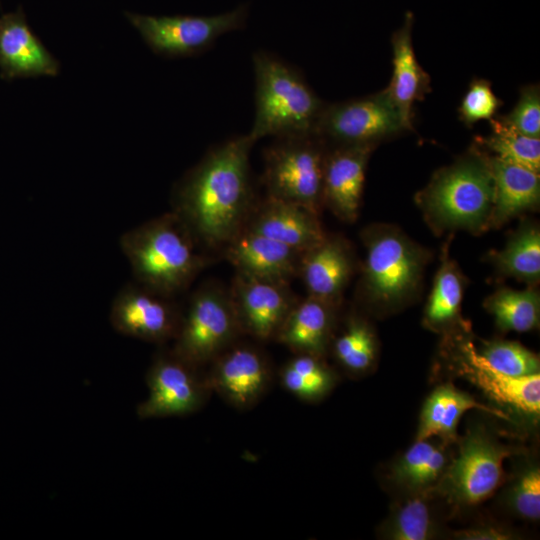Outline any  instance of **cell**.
Segmentation results:
<instances>
[{
    "label": "cell",
    "instance_id": "obj_7",
    "mask_svg": "<svg viewBox=\"0 0 540 540\" xmlns=\"http://www.w3.org/2000/svg\"><path fill=\"white\" fill-rule=\"evenodd\" d=\"M327 150L316 133L275 137L264 152L263 182L268 196L319 214Z\"/></svg>",
    "mask_w": 540,
    "mask_h": 540
},
{
    "label": "cell",
    "instance_id": "obj_5",
    "mask_svg": "<svg viewBox=\"0 0 540 540\" xmlns=\"http://www.w3.org/2000/svg\"><path fill=\"white\" fill-rule=\"evenodd\" d=\"M362 239L366 249L360 281L363 302L375 313L400 309L418 291L426 252L391 225L371 226Z\"/></svg>",
    "mask_w": 540,
    "mask_h": 540
},
{
    "label": "cell",
    "instance_id": "obj_28",
    "mask_svg": "<svg viewBox=\"0 0 540 540\" xmlns=\"http://www.w3.org/2000/svg\"><path fill=\"white\" fill-rule=\"evenodd\" d=\"M281 386L304 402H318L338 383V375L325 357L308 353H294L280 369Z\"/></svg>",
    "mask_w": 540,
    "mask_h": 540
},
{
    "label": "cell",
    "instance_id": "obj_8",
    "mask_svg": "<svg viewBox=\"0 0 540 540\" xmlns=\"http://www.w3.org/2000/svg\"><path fill=\"white\" fill-rule=\"evenodd\" d=\"M240 334L230 293L206 286L194 293L182 313L171 350L200 368L234 344Z\"/></svg>",
    "mask_w": 540,
    "mask_h": 540
},
{
    "label": "cell",
    "instance_id": "obj_22",
    "mask_svg": "<svg viewBox=\"0 0 540 540\" xmlns=\"http://www.w3.org/2000/svg\"><path fill=\"white\" fill-rule=\"evenodd\" d=\"M336 306L309 295L296 301L275 340L293 353L325 357L336 330Z\"/></svg>",
    "mask_w": 540,
    "mask_h": 540
},
{
    "label": "cell",
    "instance_id": "obj_1",
    "mask_svg": "<svg viewBox=\"0 0 540 540\" xmlns=\"http://www.w3.org/2000/svg\"><path fill=\"white\" fill-rule=\"evenodd\" d=\"M249 135L211 149L180 181L174 212L200 244L226 246L244 227L253 204Z\"/></svg>",
    "mask_w": 540,
    "mask_h": 540
},
{
    "label": "cell",
    "instance_id": "obj_12",
    "mask_svg": "<svg viewBox=\"0 0 540 540\" xmlns=\"http://www.w3.org/2000/svg\"><path fill=\"white\" fill-rule=\"evenodd\" d=\"M181 315L172 297L134 281L115 295L109 321L113 329L124 336L163 344L174 340Z\"/></svg>",
    "mask_w": 540,
    "mask_h": 540
},
{
    "label": "cell",
    "instance_id": "obj_3",
    "mask_svg": "<svg viewBox=\"0 0 540 540\" xmlns=\"http://www.w3.org/2000/svg\"><path fill=\"white\" fill-rule=\"evenodd\" d=\"M426 221L434 231L490 228L494 181L486 152L473 148L453 164L438 170L416 195Z\"/></svg>",
    "mask_w": 540,
    "mask_h": 540
},
{
    "label": "cell",
    "instance_id": "obj_37",
    "mask_svg": "<svg viewBox=\"0 0 540 540\" xmlns=\"http://www.w3.org/2000/svg\"><path fill=\"white\" fill-rule=\"evenodd\" d=\"M460 540H509L518 537L510 528L496 523H482L453 533Z\"/></svg>",
    "mask_w": 540,
    "mask_h": 540
},
{
    "label": "cell",
    "instance_id": "obj_27",
    "mask_svg": "<svg viewBox=\"0 0 540 540\" xmlns=\"http://www.w3.org/2000/svg\"><path fill=\"white\" fill-rule=\"evenodd\" d=\"M433 495V492L402 495L379 527V535L389 540H431L440 536Z\"/></svg>",
    "mask_w": 540,
    "mask_h": 540
},
{
    "label": "cell",
    "instance_id": "obj_33",
    "mask_svg": "<svg viewBox=\"0 0 540 540\" xmlns=\"http://www.w3.org/2000/svg\"><path fill=\"white\" fill-rule=\"evenodd\" d=\"M492 132L479 138L484 148L502 161L516 164L539 173L540 138L521 134L504 122L501 117L492 118Z\"/></svg>",
    "mask_w": 540,
    "mask_h": 540
},
{
    "label": "cell",
    "instance_id": "obj_9",
    "mask_svg": "<svg viewBox=\"0 0 540 540\" xmlns=\"http://www.w3.org/2000/svg\"><path fill=\"white\" fill-rule=\"evenodd\" d=\"M127 17L151 50L164 57H187L210 48L222 35L244 28L248 5L212 16H151L128 13Z\"/></svg>",
    "mask_w": 540,
    "mask_h": 540
},
{
    "label": "cell",
    "instance_id": "obj_24",
    "mask_svg": "<svg viewBox=\"0 0 540 540\" xmlns=\"http://www.w3.org/2000/svg\"><path fill=\"white\" fill-rule=\"evenodd\" d=\"M448 446L435 438L415 440L391 464L388 481L402 495L433 492L452 458Z\"/></svg>",
    "mask_w": 540,
    "mask_h": 540
},
{
    "label": "cell",
    "instance_id": "obj_32",
    "mask_svg": "<svg viewBox=\"0 0 540 540\" xmlns=\"http://www.w3.org/2000/svg\"><path fill=\"white\" fill-rule=\"evenodd\" d=\"M502 486L500 500L507 512L525 521L539 520L540 468L538 462L525 459L508 479L505 478Z\"/></svg>",
    "mask_w": 540,
    "mask_h": 540
},
{
    "label": "cell",
    "instance_id": "obj_16",
    "mask_svg": "<svg viewBox=\"0 0 540 540\" xmlns=\"http://www.w3.org/2000/svg\"><path fill=\"white\" fill-rule=\"evenodd\" d=\"M374 145L328 146L323 173V205L353 222L361 205L365 172Z\"/></svg>",
    "mask_w": 540,
    "mask_h": 540
},
{
    "label": "cell",
    "instance_id": "obj_2",
    "mask_svg": "<svg viewBox=\"0 0 540 540\" xmlns=\"http://www.w3.org/2000/svg\"><path fill=\"white\" fill-rule=\"evenodd\" d=\"M197 244L174 211L124 232L119 239L135 282L169 297L185 290L206 265Z\"/></svg>",
    "mask_w": 540,
    "mask_h": 540
},
{
    "label": "cell",
    "instance_id": "obj_31",
    "mask_svg": "<svg viewBox=\"0 0 540 540\" xmlns=\"http://www.w3.org/2000/svg\"><path fill=\"white\" fill-rule=\"evenodd\" d=\"M484 306L502 332H527L539 326L540 296L534 288L499 289L487 297Z\"/></svg>",
    "mask_w": 540,
    "mask_h": 540
},
{
    "label": "cell",
    "instance_id": "obj_21",
    "mask_svg": "<svg viewBox=\"0 0 540 540\" xmlns=\"http://www.w3.org/2000/svg\"><path fill=\"white\" fill-rule=\"evenodd\" d=\"M414 16L407 11L403 24L391 37L392 77L383 90L404 121L412 127L413 107L431 91L430 76L419 64L412 43Z\"/></svg>",
    "mask_w": 540,
    "mask_h": 540
},
{
    "label": "cell",
    "instance_id": "obj_25",
    "mask_svg": "<svg viewBox=\"0 0 540 540\" xmlns=\"http://www.w3.org/2000/svg\"><path fill=\"white\" fill-rule=\"evenodd\" d=\"M494 181V202L491 227H499L515 216L538 206L540 200L539 173L528 168L490 157Z\"/></svg>",
    "mask_w": 540,
    "mask_h": 540
},
{
    "label": "cell",
    "instance_id": "obj_29",
    "mask_svg": "<svg viewBox=\"0 0 540 540\" xmlns=\"http://www.w3.org/2000/svg\"><path fill=\"white\" fill-rule=\"evenodd\" d=\"M329 351L350 376L367 374L376 363L378 340L372 325L363 317L349 316L343 328L334 332Z\"/></svg>",
    "mask_w": 540,
    "mask_h": 540
},
{
    "label": "cell",
    "instance_id": "obj_4",
    "mask_svg": "<svg viewBox=\"0 0 540 540\" xmlns=\"http://www.w3.org/2000/svg\"><path fill=\"white\" fill-rule=\"evenodd\" d=\"M255 117L248 133L254 141L315 133L326 105L301 73L277 56L258 51L253 55Z\"/></svg>",
    "mask_w": 540,
    "mask_h": 540
},
{
    "label": "cell",
    "instance_id": "obj_14",
    "mask_svg": "<svg viewBox=\"0 0 540 540\" xmlns=\"http://www.w3.org/2000/svg\"><path fill=\"white\" fill-rule=\"evenodd\" d=\"M452 366L489 399L514 413L536 421L540 415V374L510 377L491 369L470 341L452 349Z\"/></svg>",
    "mask_w": 540,
    "mask_h": 540
},
{
    "label": "cell",
    "instance_id": "obj_18",
    "mask_svg": "<svg viewBox=\"0 0 540 540\" xmlns=\"http://www.w3.org/2000/svg\"><path fill=\"white\" fill-rule=\"evenodd\" d=\"M242 230H247L305 252L325 237L318 214L291 202L267 198L253 206Z\"/></svg>",
    "mask_w": 540,
    "mask_h": 540
},
{
    "label": "cell",
    "instance_id": "obj_17",
    "mask_svg": "<svg viewBox=\"0 0 540 540\" xmlns=\"http://www.w3.org/2000/svg\"><path fill=\"white\" fill-rule=\"evenodd\" d=\"M303 253L247 230L225 246V256L238 273L283 284L299 275Z\"/></svg>",
    "mask_w": 540,
    "mask_h": 540
},
{
    "label": "cell",
    "instance_id": "obj_36",
    "mask_svg": "<svg viewBox=\"0 0 540 540\" xmlns=\"http://www.w3.org/2000/svg\"><path fill=\"white\" fill-rule=\"evenodd\" d=\"M501 119L521 134L540 138L539 86L523 87L514 108L508 114L501 116Z\"/></svg>",
    "mask_w": 540,
    "mask_h": 540
},
{
    "label": "cell",
    "instance_id": "obj_6",
    "mask_svg": "<svg viewBox=\"0 0 540 540\" xmlns=\"http://www.w3.org/2000/svg\"><path fill=\"white\" fill-rule=\"evenodd\" d=\"M456 443L457 454L433 493L460 510L481 504L502 486L503 464L514 450L481 423L470 425Z\"/></svg>",
    "mask_w": 540,
    "mask_h": 540
},
{
    "label": "cell",
    "instance_id": "obj_20",
    "mask_svg": "<svg viewBox=\"0 0 540 540\" xmlns=\"http://www.w3.org/2000/svg\"><path fill=\"white\" fill-rule=\"evenodd\" d=\"M353 270V255L346 241L326 236L303 253L299 275L309 296L337 304Z\"/></svg>",
    "mask_w": 540,
    "mask_h": 540
},
{
    "label": "cell",
    "instance_id": "obj_30",
    "mask_svg": "<svg viewBox=\"0 0 540 540\" xmlns=\"http://www.w3.org/2000/svg\"><path fill=\"white\" fill-rule=\"evenodd\" d=\"M496 269L534 285L540 279V231L535 224H523L508 239L505 247L492 255Z\"/></svg>",
    "mask_w": 540,
    "mask_h": 540
},
{
    "label": "cell",
    "instance_id": "obj_35",
    "mask_svg": "<svg viewBox=\"0 0 540 540\" xmlns=\"http://www.w3.org/2000/svg\"><path fill=\"white\" fill-rule=\"evenodd\" d=\"M501 104L502 101L494 94L489 81L475 79L462 98L459 117L465 125L472 126L478 121L494 118Z\"/></svg>",
    "mask_w": 540,
    "mask_h": 540
},
{
    "label": "cell",
    "instance_id": "obj_13",
    "mask_svg": "<svg viewBox=\"0 0 540 540\" xmlns=\"http://www.w3.org/2000/svg\"><path fill=\"white\" fill-rule=\"evenodd\" d=\"M209 365L205 378L211 391L238 410L257 405L272 384L268 358L252 345L234 343Z\"/></svg>",
    "mask_w": 540,
    "mask_h": 540
},
{
    "label": "cell",
    "instance_id": "obj_26",
    "mask_svg": "<svg viewBox=\"0 0 540 540\" xmlns=\"http://www.w3.org/2000/svg\"><path fill=\"white\" fill-rule=\"evenodd\" d=\"M443 254L424 309L423 325L435 333L452 336L469 329L461 315L465 283L457 264L449 257L447 247Z\"/></svg>",
    "mask_w": 540,
    "mask_h": 540
},
{
    "label": "cell",
    "instance_id": "obj_19",
    "mask_svg": "<svg viewBox=\"0 0 540 540\" xmlns=\"http://www.w3.org/2000/svg\"><path fill=\"white\" fill-rule=\"evenodd\" d=\"M58 72V61L31 31L22 11L0 18L2 78L56 76Z\"/></svg>",
    "mask_w": 540,
    "mask_h": 540
},
{
    "label": "cell",
    "instance_id": "obj_23",
    "mask_svg": "<svg viewBox=\"0 0 540 540\" xmlns=\"http://www.w3.org/2000/svg\"><path fill=\"white\" fill-rule=\"evenodd\" d=\"M472 409L505 421L511 420L501 409L480 403L451 384L440 385L431 392L423 404L415 440L435 438L446 445L456 443L460 419Z\"/></svg>",
    "mask_w": 540,
    "mask_h": 540
},
{
    "label": "cell",
    "instance_id": "obj_11",
    "mask_svg": "<svg viewBox=\"0 0 540 540\" xmlns=\"http://www.w3.org/2000/svg\"><path fill=\"white\" fill-rule=\"evenodd\" d=\"M147 397L137 406L140 419L186 416L199 411L212 391L199 368L172 350L153 359L147 374Z\"/></svg>",
    "mask_w": 540,
    "mask_h": 540
},
{
    "label": "cell",
    "instance_id": "obj_34",
    "mask_svg": "<svg viewBox=\"0 0 540 540\" xmlns=\"http://www.w3.org/2000/svg\"><path fill=\"white\" fill-rule=\"evenodd\" d=\"M478 353L493 370L510 377H525L539 374L540 360L518 342L495 339L483 343Z\"/></svg>",
    "mask_w": 540,
    "mask_h": 540
},
{
    "label": "cell",
    "instance_id": "obj_15",
    "mask_svg": "<svg viewBox=\"0 0 540 540\" xmlns=\"http://www.w3.org/2000/svg\"><path fill=\"white\" fill-rule=\"evenodd\" d=\"M229 293L242 333L260 341L275 340L297 301L288 284L238 272Z\"/></svg>",
    "mask_w": 540,
    "mask_h": 540
},
{
    "label": "cell",
    "instance_id": "obj_10",
    "mask_svg": "<svg viewBox=\"0 0 540 540\" xmlns=\"http://www.w3.org/2000/svg\"><path fill=\"white\" fill-rule=\"evenodd\" d=\"M411 129L382 90L362 98L326 103L315 133L327 146H377Z\"/></svg>",
    "mask_w": 540,
    "mask_h": 540
}]
</instances>
